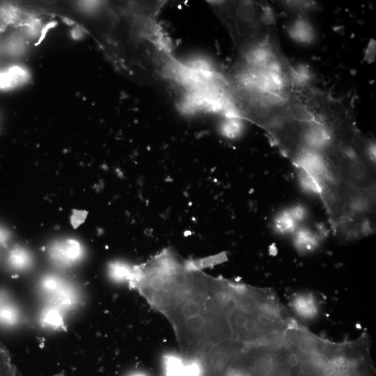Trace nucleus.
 Segmentation results:
<instances>
[{"label": "nucleus", "instance_id": "obj_1", "mask_svg": "<svg viewBox=\"0 0 376 376\" xmlns=\"http://www.w3.org/2000/svg\"><path fill=\"white\" fill-rule=\"evenodd\" d=\"M231 104L237 118L262 127L292 164L313 150L322 136L321 124L297 97L238 89L232 94Z\"/></svg>", "mask_w": 376, "mask_h": 376}, {"label": "nucleus", "instance_id": "obj_2", "mask_svg": "<svg viewBox=\"0 0 376 376\" xmlns=\"http://www.w3.org/2000/svg\"><path fill=\"white\" fill-rule=\"evenodd\" d=\"M214 8L241 56L277 37L274 13L265 3L221 1L215 3Z\"/></svg>", "mask_w": 376, "mask_h": 376}, {"label": "nucleus", "instance_id": "obj_3", "mask_svg": "<svg viewBox=\"0 0 376 376\" xmlns=\"http://www.w3.org/2000/svg\"><path fill=\"white\" fill-rule=\"evenodd\" d=\"M41 289L53 306L60 311L75 305L77 295L75 289L63 279L56 275H48L41 281Z\"/></svg>", "mask_w": 376, "mask_h": 376}, {"label": "nucleus", "instance_id": "obj_4", "mask_svg": "<svg viewBox=\"0 0 376 376\" xmlns=\"http://www.w3.org/2000/svg\"><path fill=\"white\" fill-rule=\"evenodd\" d=\"M84 249L77 240L66 238L54 242L49 249L52 261L61 267H68L80 261Z\"/></svg>", "mask_w": 376, "mask_h": 376}, {"label": "nucleus", "instance_id": "obj_5", "mask_svg": "<svg viewBox=\"0 0 376 376\" xmlns=\"http://www.w3.org/2000/svg\"><path fill=\"white\" fill-rule=\"evenodd\" d=\"M30 74L19 64H9L0 67V91H10L25 85Z\"/></svg>", "mask_w": 376, "mask_h": 376}, {"label": "nucleus", "instance_id": "obj_6", "mask_svg": "<svg viewBox=\"0 0 376 376\" xmlns=\"http://www.w3.org/2000/svg\"><path fill=\"white\" fill-rule=\"evenodd\" d=\"M290 304L295 314L306 321L313 320L318 318L320 313L318 299L311 293L302 292L295 295Z\"/></svg>", "mask_w": 376, "mask_h": 376}, {"label": "nucleus", "instance_id": "obj_7", "mask_svg": "<svg viewBox=\"0 0 376 376\" xmlns=\"http://www.w3.org/2000/svg\"><path fill=\"white\" fill-rule=\"evenodd\" d=\"M288 30L290 36L300 43H311L314 38L312 26L303 16H299L290 23Z\"/></svg>", "mask_w": 376, "mask_h": 376}, {"label": "nucleus", "instance_id": "obj_8", "mask_svg": "<svg viewBox=\"0 0 376 376\" xmlns=\"http://www.w3.org/2000/svg\"><path fill=\"white\" fill-rule=\"evenodd\" d=\"M25 47L24 37L17 32L8 35L0 42L1 52L9 57L18 56Z\"/></svg>", "mask_w": 376, "mask_h": 376}, {"label": "nucleus", "instance_id": "obj_9", "mask_svg": "<svg viewBox=\"0 0 376 376\" xmlns=\"http://www.w3.org/2000/svg\"><path fill=\"white\" fill-rule=\"evenodd\" d=\"M8 261L12 268L17 270H24L31 266L32 257L28 250L17 246L10 251Z\"/></svg>", "mask_w": 376, "mask_h": 376}, {"label": "nucleus", "instance_id": "obj_10", "mask_svg": "<svg viewBox=\"0 0 376 376\" xmlns=\"http://www.w3.org/2000/svg\"><path fill=\"white\" fill-rule=\"evenodd\" d=\"M295 244L301 251H312L318 244V237L311 230L300 229L295 233Z\"/></svg>", "mask_w": 376, "mask_h": 376}, {"label": "nucleus", "instance_id": "obj_11", "mask_svg": "<svg viewBox=\"0 0 376 376\" xmlns=\"http://www.w3.org/2000/svg\"><path fill=\"white\" fill-rule=\"evenodd\" d=\"M279 3L285 9L295 13L299 16L318 9V3L308 1H288Z\"/></svg>", "mask_w": 376, "mask_h": 376}, {"label": "nucleus", "instance_id": "obj_12", "mask_svg": "<svg viewBox=\"0 0 376 376\" xmlns=\"http://www.w3.org/2000/svg\"><path fill=\"white\" fill-rule=\"evenodd\" d=\"M20 18L19 8L11 4L0 6V22L8 26L16 23Z\"/></svg>", "mask_w": 376, "mask_h": 376}, {"label": "nucleus", "instance_id": "obj_13", "mask_svg": "<svg viewBox=\"0 0 376 376\" xmlns=\"http://www.w3.org/2000/svg\"><path fill=\"white\" fill-rule=\"evenodd\" d=\"M42 322L50 327H59L63 323L61 311L49 306L42 312Z\"/></svg>", "mask_w": 376, "mask_h": 376}, {"label": "nucleus", "instance_id": "obj_14", "mask_svg": "<svg viewBox=\"0 0 376 376\" xmlns=\"http://www.w3.org/2000/svg\"><path fill=\"white\" fill-rule=\"evenodd\" d=\"M185 368L182 362L175 357L169 358L166 361V376H184Z\"/></svg>", "mask_w": 376, "mask_h": 376}, {"label": "nucleus", "instance_id": "obj_15", "mask_svg": "<svg viewBox=\"0 0 376 376\" xmlns=\"http://www.w3.org/2000/svg\"><path fill=\"white\" fill-rule=\"evenodd\" d=\"M109 271L111 276L118 280L131 279L132 272L131 269L121 263H113L110 266Z\"/></svg>", "mask_w": 376, "mask_h": 376}, {"label": "nucleus", "instance_id": "obj_16", "mask_svg": "<svg viewBox=\"0 0 376 376\" xmlns=\"http://www.w3.org/2000/svg\"><path fill=\"white\" fill-rule=\"evenodd\" d=\"M199 375V368L196 364H192L189 366H187L185 370L184 376H198Z\"/></svg>", "mask_w": 376, "mask_h": 376}, {"label": "nucleus", "instance_id": "obj_17", "mask_svg": "<svg viewBox=\"0 0 376 376\" xmlns=\"http://www.w3.org/2000/svg\"><path fill=\"white\" fill-rule=\"evenodd\" d=\"M9 232L5 228L0 226V244L6 243L9 239Z\"/></svg>", "mask_w": 376, "mask_h": 376}, {"label": "nucleus", "instance_id": "obj_18", "mask_svg": "<svg viewBox=\"0 0 376 376\" xmlns=\"http://www.w3.org/2000/svg\"><path fill=\"white\" fill-rule=\"evenodd\" d=\"M6 26L0 22V34L5 31Z\"/></svg>", "mask_w": 376, "mask_h": 376}, {"label": "nucleus", "instance_id": "obj_19", "mask_svg": "<svg viewBox=\"0 0 376 376\" xmlns=\"http://www.w3.org/2000/svg\"><path fill=\"white\" fill-rule=\"evenodd\" d=\"M0 52H1V48H0Z\"/></svg>", "mask_w": 376, "mask_h": 376}]
</instances>
